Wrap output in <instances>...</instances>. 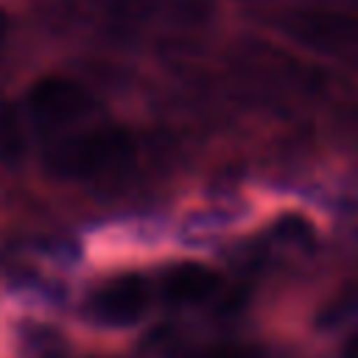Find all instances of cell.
<instances>
[{"label": "cell", "mask_w": 358, "mask_h": 358, "mask_svg": "<svg viewBox=\"0 0 358 358\" xmlns=\"http://www.w3.org/2000/svg\"><path fill=\"white\" fill-rule=\"evenodd\" d=\"M137 143L123 126H98L90 131H78L56 143L45 162L53 173L67 179H95L106 176L131 162Z\"/></svg>", "instance_id": "obj_1"}, {"label": "cell", "mask_w": 358, "mask_h": 358, "mask_svg": "<svg viewBox=\"0 0 358 358\" xmlns=\"http://www.w3.org/2000/svg\"><path fill=\"white\" fill-rule=\"evenodd\" d=\"M277 28L316 53L347 56L358 50V14L350 11L316 6L288 8L277 17Z\"/></svg>", "instance_id": "obj_2"}, {"label": "cell", "mask_w": 358, "mask_h": 358, "mask_svg": "<svg viewBox=\"0 0 358 358\" xmlns=\"http://www.w3.org/2000/svg\"><path fill=\"white\" fill-rule=\"evenodd\" d=\"M25 106L39 123L59 126L90 106V92L70 76H42L28 87Z\"/></svg>", "instance_id": "obj_3"}, {"label": "cell", "mask_w": 358, "mask_h": 358, "mask_svg": "<svg viewBox=\"0 0 358 358\" xmlns=\"http://www.w3.org/2000/svg\"><path fill=\"white\" fill-rule=\"evenodd\" d=\"M148 308V288L140 277L126 274L101 285L90 299V313L103 324H131Z\"/></svg>", "instance_id": "obj_4"}, {"label": "cell", "mask_w": 358, "mask_h": 358, "mask_svg": "<svg viewBox=\"0 0 358 358\" xmlns=\"http://www.w3.org/2000/svg\"><path fill=\"white\" fill-rule=\"evenodd\" d=\"M224 277L204 263H179L173 266L165 280H162V294L168 302L176 305H193V302H204L210 299L218 288H221Z\"/></svg>", "instance_id": "obj_5"}, {"label": "cell", "mask_w": 358, "mask_h": 358, "mask_svg": "<svg viewBox=\"0 0 358 358\" xmlns=\"http://www.w3.org/2000/svg\"><path fill=\"white\" fill-rule=\"evenodd\" d=\"M117 11L131 20H201L204 0H115Z\"/></svg>", "instance_id": "obj_6"}, {"label": "cell", "mask_w": 358, "mask_h": 358, "mask_svg": "<svg viewBox=\"0 0 358 358\" xmlns=\"http://www.w3.org/2000/svg\"><path fill=\"white\" fill-rule=\"evenodd\" d=\"M280 232H282V238L296 241V243H310L313 241V227L308 221H302V218H294V215L280 224Z\"/></svg>", "instance_id": "obj_7"}, {"label": "cell", "mask_w": 358, "mask_h": 358, "mask_svg": "<svg viewBox=\"0 0 358 358\" xmlns=\"http://www.w3.org/2000/svg\"><path fill=\"white\" fill-rule=\"evenodd\" d=\"M204 358H263L255 347H243V344H221L215 350H210Z\"/></svg>", "instance_id": "obj_8"}, {"label": "cell", "mask_w": 358, "mask_h": 358, "mask_svg": "<svg viewBox=\"0 0 358 358\" xmlns=\"http://www.w3.org/2000/svg\"><path fill=\"white\" fill-rule=\"evenodd\" d=\"M341 358H358V336H352L347 344H344V352Z\"/></svg>", "instance_id": "obj_9"}, {"label": "cell", "mask_w": 358, "mask_h": 358, "mask_svg": "<svg viewBox=\"0 0 358 358\" xmlns=\"http://www.w3.org/2000/svg\"><path fill=\"white\" fill-rule=\"evenodd\" d=\"M6 34H8V20H6V11L0 8V48L6 42Z\"/></svg>", "instance_id": "obj_10"}]
</instances>
